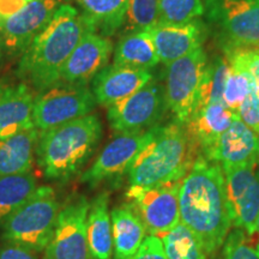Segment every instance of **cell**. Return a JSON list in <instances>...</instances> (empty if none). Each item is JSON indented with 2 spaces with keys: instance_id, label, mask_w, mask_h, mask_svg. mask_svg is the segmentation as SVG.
<instances>
[{
  "instance_id": "21",
  "label": "cell",
  "mask_w": 259,
  "mask_h": 259,
  "mask_svg": "<svg viewBox=\"0 0 259 259\" xmlns=\"http://www.w3.org/2000/svg\"><path fill=\"white\" fill-rule=\"evenodd\" d=\"M111 221L114 259H130L147 238V228L131 203L114 206Z\"/></svg>"
},
{
  "instance_id": "33",
  "label": "cell",
  "mask_w": 259,
  "mask_h": 259,
  "mask_svg": "<svg viewBox=\"0 0 259 259\" xmlns=\"http://www.w3.org/2000/svg\"><path fill=\"white\" fill-rule=\"evenodd\" d=\"M229 63L240 65L251 74L255 92L259 95V50H240L227 53Z\"/></svg>"
},
{
  "instance_id": "7",
  "label": "cell",
  "mask_w": 259,
  "mask_h": 259,
  "mask_svg": "<svg viewBox=\"0 0 259 259\" xmlns=\"http://www.w3.org/2000/svg\"><path fill=\"white\" fill-rule=\"evenodd\" d=\"M208 57L203 47L166 65L164 96L176 120L185 125L198 102Z\"/></svg>"
},
{
  "instance_id": "18",
  "label": "cell",
  "mask_w": 259,
  "mask_h": 259,
  "mask_svg": "<svg viewBox=\"0 0 259 259\" xmlns=\"http://www.w3.org/2000/svg\"><path fill=\"white\" fill-rule=\"evenodd\" d=\"M151 80L153 73L147 69L113 64L94 77L92 92L99 105L111 107L138 92Z\"/></svg>"
},
{
  "instance_id": "29",
  "label": "cell",
  "mask_w": 259,
  "mask_h": 259,
  "mask_svg": "<svg viewBox=\"0 0 259 259\" xmlns=\"http://www.w3.org/2000/svg\"><path fill=\"white\" fill-rule=\"evenodd\" d=\"M204 14L203 0H160L157 23L185 24Z\"/></svg>"
},
{
  "instance_id": "12",
  "label": "cell",
  "mask_w": 259,
  "mask_h": 259,
  "mask_svg": "<svg viewBox=\"0 0 259 259\" xmlns=\"http://www.w3.org/2000/svg\"><path fill=\"white\" fill-rule=\"evenodd\" d=\"M158 126V125H157ZM157 126L145 131L122 132L103 148L94 163L80 176V181L90 187L127 173L142 149L153 138Z\"/></svg>"
},
{
  "instance_id": "27",
  "label": "cell",
  "mask_w": 259,
  "mask_h": 259,
  "mask_svg": "<svg viewBox=\"0 0 259 259\" xmlns=\"http://www.w3.org/2000/svg\"><path fill=\"white\" fill-rule=\"evenodd\" d=\"M158 238L163 244L167 259H206L208 255L199 239L183 222Z\"/></svg>"
},
{
  "instance_id": "8",
  "label": "cell",
  "mask_w": 259,
  "mask_h": 259,
  "mask_svg": "<svg viewBox=\"0 0 259 259\" xmlns=\"http://www.w3.org/2000/svg\"><path fill=\"white\" fill-rule=\"evenodd\" d=\"M96 103L92 89L87 85L58 82L35 96L32 124L44 131L90 114Z\"/></svg>"
},
{
  "instance_id": "13",
  "label": "cell",
  "mask_w": 259,
  "mask_h": 259,
  "mask_svg": "<svg viewBox=\"0 0 259 259\" xmlns=\"http://www.w3.org/2000/svg\"><path fill=\"white\" fill-rule=\"evenodd\" d=\"M223 173L232 226L253 234L259 216V163L228 168Z\"/></svg>"
},
{
  "instance_id": "19",
  "label": "cell",
  "mask_w": 259,
  "mask_h": 259,
  "mask_svg": "<svg viewBox=\"0 0 259 259\" xmlns=\"http://www.w3.org/2000/svg\"><path fill=\"white\" fill-rule=\"evenodd\" d=\"M34 99L27 84L0 83V142L34 126Z\"/></svg>"
},
{
  "instance_id": "26",
  "label": "cell",
  "mask_w": 259,
  "mask_h": 259,
  "mask_svg": "<svg viewBox=\"0 0 259 259\" xmlns=\"http://www.w3.org/2000/svg\"><path fill=\"white\" fill-rule=\"evenodd\" d=\"M34 174L0 177V227L37 189Z\"/></svg>"
},
{
  "instance_id": "22",
  "label": "cell",
  "mask_w": 259,
  "mask_h": 259,
  "mask_svg": "<svg viewBox=\"0 0 259 259\" xmlns=\"http://www.w3.org/2000/svg\"><path fill=\"white\" fill-rule=\"evenodd\" d=\"M40 130L32 126L0 142V177L30 173Z\"/></svg>"
},
{
  "instance_id": "37",
  "label": "cell",
  "mask_w": 259,
  "mask_h": 259,
  "mask_svg": "<svg viewBox=\"0 0 259 259\" xmlns=\"http://www.w3.org/2000/svg\"><path fill=\"white\" fill-rule=\"evenodd\" d=\"M30 0H0V22L17 14Z\"/></svg>"
},
{
  "instance_id": "30",
  "label": "cell",
  "mask_w": 259,
  "mask_h": 259,
  "mask_svg": "<svg viewBox=\"0 0 259 259\" xmlns=\"http://www.w3.org/2000/svg\"><path fill=\"white\" fill-rule=\"evenodd\" d=\"M253 89L254 82L248 71L240 65L231 64V71L223 92V103L238 114L239 107Z\"/></svg>"
},
{
  "instance_id": "17",
  "label": "cell",
  "mask_w": 259,
  "mask_h": 259,
  "mask_svg": "<svg viewBox=\"0 0 259 259\" xmlns=\"http://www.w3.org/2000/svg\"><path fill=\"white\" fill-rule=\"evenodd\" d=\"M160 61L168 65L202 47L205 25L198 19L185 24L156 23L148 29Z\"/></svg>"
},
{
  "instance_id": "31",
  "label": "cell",
  "mask_w": 259,
  "mask_h": 259,
  "mask_svg": "<svg viewBox=\"0 0 259 259\" xmlns=\"http://www.w3.org/2000/svg\"><path fill=\"white\" fill-rule=\"evenodd\" d=\"M160 0H130L125 25L127 30H148L158 22Z\"/></svg>"
},
{
  "instance_id": "24",
  "label": "cell",
  "mask_w": 259,
  "mask_h": 259,
  "mask_svg": "<svg viewBox=\"0 0 259 259\" xmlns=\"http://www.w3.org/2000/svg\"><path fill=\"white\" fill-rule=\"evenodd\" d=\"M160 63L156 48L148 30L131 31L115 47L114 65L135 69H151Z\"/></svg>"
},
{
  "instance_id": "34",
  "label": "cell",
  "mask_w": 259,
  "mask_h": 259,
  "mask_svg": "<svg viewBox=\"0 0 259 259\" xmlns=\"http://www.w3.org/2000/svg\"><path fill=\"white\" fill-rule=\"evenodd\" d=\"M239 119L259 136V95L252 90L238 109Z\"/></svg>"
},
{
  "instance_id": "9",
  "label": "cell",
  "mask_w": 259,
  "mask_h": 259,
  "mask_svg": "<svg viewBox=\"0 0 259 259\" xmlns=\"http://www.w3.org/2000/svg\"><path fill=\"white\" fill-rule=\"evenodd\" d=\"M181 181V180H180ZM180 181L155 186H130L126 192L150 235H161L180 222Z\"/></svg>"
},
{
  "instance_id": "2",
  "label": "cell",
  "mask_w": 259,
  "mask_h": 259,
  "mask_svg": "<svg viewBox=\"0 0 259 259\" xmlns=\"http://www.w3.org/2000/svg\"><path fill=\"white\" fill-rule=\"evenodd\" d=\"M93 31L82 12L61 4L50 24L22 54L17 73L37 90L59 82L60 73L84 35ZM94 32V31H93Z\"/></svg>"
},
{
  "instance_id": "25",
  "label": "cell",
  "mask_w": 259,
  "mask_h": 259,
  "mask_svg": "<svg viewBox=\"0 0 259 259\" xmlns=\"http://www.w3.org/2000/svg\"><path fill=\"white\" fill-rule=\"evenodd\" d=\"M92 30L112 36L125 23L130 0H78Z\"/></svg>"
},
{
  "instance_id": "15",
  "label": "cell",
  "mask_w": 259,
  "mask_h": 259,
  "mask_svg": "<svg viewBox=\"0 0 259 259\" xmlns=\"http://www.w3.org/2000/svg\"><path fill=\"white\" fill-rule=\"evenodd\" d=\"M112 52L111 38L88 31L64 65L59 82L87 85L107 66Z\"/></svg>"
},
{
  "instance_id": "20",
  "label": "cell",
  "mask_w": 259,
  "mask_h": 259,
  "mask_svg": "<svg viewBox=\"0 0 259 259\" xmlns=\"http://www.w3.org/2000/svg\"><path fill=\"white\" fill-rule=\"evenodd\" d=\"M235 118H238V114L225 103L213 102L193 113L185 126L199 147L200 154L206 157L215 147L218 139Z\"/></svg>"
},
{
  "instance_id": "36",
  "label": "cell",
  "mask_w": 259,
  "mask_h": 259,
  "mask_svg": "<svg viewBox=\"0 0 259 259\" xmlns=\"http://www.w3.org/2000/svg\"><path fill=\"white\" fill-rule=\"evenodd\" d=\"M0 259H38L36 252L19 245L5 242L0 246Z\"/></svg>"
},
{
  "instance_id": "23",
  "label": "cell",
  "mask_w": 259,
  "mask_h": 259,
  "mask_svg": "<svg viewBox=\"0 0 259 259\" xmlns=\"http://www.w3.org/2000/svg\"><path fill=\"white\" fill-rule=\"evenodd\" d=\"M87 231L92 259H112V221L109 211V194L107 192L100 193L90 203Z\"/></svg>"
},
{
  "instance_id": "39",
  "label": "cell",
  "mask_w": 259,
  "mask_h": 259,
  "mask_svg": "<svg viewBox=\"0 0 259 259\" xmlns=\"http://www.w3.org/2000/svg\"><path fill=\"white\" fill-rule=\"evenodd\" d=\"M253 238L255 239V241H257V244L259 245V216H258V220H257V223H255V229H254V233L253 234H251Z\"/></svg>"
},
{
  "instance_id": "16",
  "label": "cell",
  "mask_w": 259,
  "mask_h": 259,
  "mask_svg": "<svg viewBox=\"0 0 259 259\" xmlns=\"http://www.w3.org/2000/svg\"><path fill=\"white\" fill-rule=\"evenodd\" d=\"M206 158L218 162L223 170L259 163V136L238 116L218 139Z\"/></svg>"
},
{
  "instance_id": "32",
  "label": "cell",
  "mask_w": 259,
  "mask_h": 259,
  "mask_svg": "<svg viewBox=\"0 0 259 259\" xmlns=\"http://www.w3.org/2000/svg\"><path fill=\"white\" fill-rule=\"evenodd\" d=\"M223 259H259V245L253 236L234 227L223 242Z\"/></svg>"
},
{
  "instance_id": "38",
  "label": "cell",
  "mask_w": 259,
  "mask_h": 259,
  "mask_svg": "<svg viewBox=\"0 0 259 259\" xmlns=\"http://www.w3.org/2000/svg\"><path fill=\"white\" fill-rule=\"evenodd\" d=\"M4 44H3V37H2V32H0V66H2L3 63V58H4Z\"/></svg>"
},
{
  "instance_id": "3",
  "label": "cell",
  "mask_w": 259,
  "mask_h": 259,
  "mask_svg": "<svg viewBox=\"0 0 259 259\" xmlns=\"http://www.w3.org/2000/svg\"><path fill=\"white\" fill-rule=\"evenodd\" d=\"M102 138V124L88 114L40 131L36 160L45 177L69 181L82 171Z\"/></svg>"
},
{
  "instance_id": "28",
  "label": "cell",
  "mask_w": 259,
  "mask_h": 259,
  "mask_svg": "<svg viewBox=\"0 0 259 259\" xmlns=\"http://www.w3.org/2000/svg\"><path fill=\"white\" fill-rule=\"evenodd\" d=\"M231 71V64L227 57H216L205 67L204 78L200 89L199 99L193 113L198 112L209 103L223 102V92L227 77Z\"/></svg>"
},
{
  "instance_id": "10",
  "label": "cell",
  "mask_w": 259,
  "mask_h": 259,
  "mask_svg": "<svg viewBox=\"0 0 259 259\" xmlns=\"http://www.w3.org/2000/svg\"><path fill=\"white\" fill-rule=\"evenodd\" d=\"M166 109L164 87L151 80L131 96L108 107L107 119L112 130L119 134L145 131L157 126Z\"/></svg>"
},
{
  "instance_id": "1",
  "label": "cell",
  "mask_w": 259,
  "mask_h": 259,
  "mask_svg": "<svg viewBox=\"0 0 259 259\" xmlns=\"http://www.w3.org/2000/svg\"><path fill=\"white\" fill-rule=\"evenodd\" d=\"M180 222L202 242L206 254L223 246L232 221L227 204L225 173L218 162L199 155L180 181Z\"/></svg>"
},
{
  "instance_id": "40",
  "label": "cell",
  "mask_w": 259,
  "mask_h": 259,
  "mask_svg": "<svg viewBox=\"0 0 259 259\" xmlns=\"http://www.w3.org/2000/svg\"><path fill=\"white\" fill-rule=\"evenodd\" d=\"M30 2H31V0H30Z\"/></svg>"
},
{
  "instance_id": "6",
  "label": "cell",
  "mask_w": 259,
  "mask_h": 259,
  "mask_svg": "<svg viewBox=\"0 0 259 259\" xmlns=\"http://www.w3.org/2000/svg\"><path fill=\"white\" fill-rule=\"evenodd\" d=\"M204 6L226 54L259 50V0H205Z\"/></svg>"
},
{
  "instance_id": "35",
  "label": "cell",
  "mask_w": 259,
  "mask_h": 259,
  "mask_svg": "<svg viewBox=\"0 0 259 259\" xmlns=\"http://www.w3.org/2000/svg\"><path fill=\"white\" fill-rule=\"evenodd\" d=\"M130 259H167L163 244L157 235L149 234L139 250Z\"/></svg>"
},
{
  "instance_id": "14",
  "label": "cell",
  "mask_w": 259,
  "mask_h": 259,
  "mask_svg": "<svg viewBox=\"0 0 259 259\" xmlns=\"http://www.w3.org/2000/svg\"><path fill=\"white\" fill-rule=\"evenodd\" d=\"M60 0H31L17 14L0 22L4 50L10 56H21L53 19Z\"/></svg>"
},
{
  "instance_id": "4",
  "label": "cell",
  "mask_w": 259,
  "mask_h": 259,
  "mask_svg": "<svg viewBox=\"0 0 259 259\" xmlns=\"http://www.w3.org/2000/svg\"><path fill=\"white\" fill-rule=\"evenodd\" d=\"M200 150L186 126L177 120L157 126L127 170L130 186H155L180 181L192 168Z\"/></svg>"
},
{
  "instance_id": "5",
  "label": "cell",
  "mask_w": 259,
  "mask_h": 259,
  "mask_svg": "<svg viewBox=\"0 0 259 259\" xmlns=\"http://www.w3.org/2000/svg\"><path fill=\"white\" fill-rule=\"evenodd\" d=\"M56 191L40 186L3 225V239L34 252L47 248L60 211Z\"/></svg>"
},
{
  "instance_id": "11",
  "label": "cell",
  "mask_w": 259,
  "mask_h": 259,
  "mask_svg": "<svg viewBox=\"0 0 259 259\" xmlns=\"http://www.w3.org/2000/svg\"><path fill=\"white\" fill-rule=\"evenodd\" d=\"M89 208L84 196H74L61 206L44 259H92L87 231Z\"/></svg>"
}]
</instances>
